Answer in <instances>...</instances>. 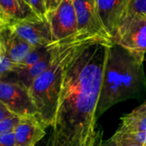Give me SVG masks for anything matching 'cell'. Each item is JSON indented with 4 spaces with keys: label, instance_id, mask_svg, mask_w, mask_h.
Wrapping results in <instances>:
<instances>
[{
    "label": "cell",
    "instance_id": "obj_1",
    "mask_svg": "<svg viewBox=\"0 0 146 146\" xmlns=\"http://www.w3.org/2000/svg\"><path fill=\"white\" fill-rule=\"evenodd\" d=\"M113 40L92 35L69 57L63 73L49 146H97V127L104 73Z\"/></svg>",
    "mask_w": 146,
    "mask_h": 146
},
{
    "label": "cell",
    "instance_id": "obj_2",
    "mask_svg": "<svg viewBox=\"0 0 146 146\" xmlns=\"http://www.w3.org/2000/svg\"><path fill=\"white\" fill-rule=\"evenodd\" d=\"M144 62V53L129 50L113 42L104 73L98 118L113 105L145 92Z\"/></svg>",
    "mask_w": 146,
    "mask_h": 146
},
{
    "label": "cell",
    "instance_id": "obj_3",
    "mask_svg": "<svg viewBox=\"0 0 146 146\" xmlns=\"http://www.w3.org/2000/svg\"><path fill=\"white\" fill-rule=\"evenodd\" d=\"M92 36L78 33L68 38L55 42L51 62L28 88L37 108V117L46 127H52L56 115L66 64L77 47Z\"/></svg>",
    "mask_w": 146,
    "mask_h": 146
},
{
    "label": "cell",
    "instance_id": "obj_4",
    "mask_svg": "<svg viewBox=\"0 0 146 146\" xmlns=\"http://www.w3.org/2000/svg\"><path fill=\"white\" fill-rule=\"evenodd\" d=\"M0 102L20 117L37 115V108L30 95L29 89L20 81L1 80Z\"/></svg>",
    "mask_w": 146,
    "mask_h": 146
},
{
    "label": "cell",
    "instance_id": "obj_5",
    "mask_svg": "<svg viewBox=\"0 0 146 146\" xmlns=\"http://www.w3.org/2000/svg\"><path fill=\"white\" fill-rule=\"evenodd\" d=\"M54 42L68 38L79 33L78 20L73 0H63L56 8L47 12Z\"/></svg>",
    "mask_w": 146,
    "mask_h": 146
},
{
    "label": "cell",
    "instance_id": "obj_6",
    "mask_svg": "<svg viewBox=\"0 0 146 146\" xmlns=\"http://www.w3.org/2000/svg\"><path fill=\"white\" fill-rule=\"evenodd\" d=\"M13 29L33 47L46 46L54 43L47 17L32 16L13 25Z\"/></svg>",
    "mask_w": 146,
    "mask_h": 146
},
{
    "label": "cell",
    "instance_id": "obj_7",
    "mask_svg": "<svg viewBox=\"0 0 146 146\" xmlns=\"http://www.w3.org/2000/svg\"><path fill=\"white\" fill-rule=\"evenodd\" d=\"M113 42L135 52L146 53V14L135 15L127 24L118 29Z\"/></svg>",
    "mask_w": 146,
    "mask_h": 146
},
{
    "label": "cell",
    "instance_id": "obj_8",
    "mask_svg": "<svg viewBox=\"0 0 146 146\" xmlns=\"http://www.w3.org/2000/svg\"><path fill=\"white\" fill-rule=\"evenodd\" d=\"M79 33L110 38L98 13V0H73Z\"/></svg>",
    "mask_w": 146,
    "mask_h": 146
},
{
    "label": "cell",
    "instance_id": "obj_9",
    "mask_svg": "<svg viewBox=\"0 0 146 146\" xmlns=\"http://www.w3.org/2000/svg\"><path fill=\"white\" fill-rule=\"evenodd\" d=\"M33 48L10 25H0V50H3L15 65L22 62Z\"/></svg>",
    "mask_w": 146,
    "mask_h": 146
},
{
    "label": "cell",
    "instance_id": "obj_10",
    "mask_svg": "<svg viewBox=\"0 0 146 146\" xmlns=\"http://www.w3.org/2000/svg\"><path fill=\"white\" fill-rule=\"evenodd\" d=\"M131 0H98L101 21L113 39Z\"/></svg>",
    "mask_w": 146,
    "mask_h": 146
},
{
    "label": "cell",
    "instance_id": "obj_11",
    "mask_svg": "<svg viewBox=\"0 0 146 146\" xmlns=\"http://www.w3.org/2000/svg\"><path fill=\"white\" fill-rule=\"evenodd\" d=\"M45 128L37 115L21 117L14 130L16 146H35L45 136Z\"/></svg>",
    "mask_w": 146,
    "mask_h": 146
},
{
    "label": "cell",
    "instance_id": "obj_12",
    "mask_svg": "<svg viewBox=\"0 0 146 146\" xmlns=\"http://www.w3.org/2000/svg\"><path fill=\"white\" fill-rule=\"evenodd\" d=\"M39 16L25 0H0V25H13L23 19Z\"/></svg>",
    "mask_w": 146,
    "mask_h": 146
},
{
    "label": "cell",
    "instance_id": "obj_13",
    "mask_svg": "<svg viewBox=\"0 0 146 146\" xmlns=\"http://www.w3.org/2000/svg\"><path fill=\"white\" fill-rule=\"evenodd\" d=\"M55 45V42L50 50V51L43 56L38 62L35 64L24 68V69H16L14 71L13 74H15L17 77V80L22 83L25 86L29 88L33 82L40 75L42 74L50 66L52 58V50Z\"/></svg>",
    "mask_w": 146,
    "mask_h": 146
},
{
    "label": "cell",
    "instance_id": "obj_14",
    "mask_svg": "<svg viewBox=\"0 0 146 146\" xmlns=\"http://www.w3.org/2000/svg\"><path fill=\"white\" fill-rule=\"evenodd\" d=\"M116 132H146V102L121 118V125Z\"/></svg>",
    "mask_w": 146,
    "mask_h": 146
},
{
    "label": "cell",
    "instance_id": "obj_15",
    "mask_svg": "<svg viewBox=\"0 0 146 146\" xmlns=\"http://www.w3.org/2000/svg\"><path fill=\"white\" fill-rule=\"evenodd\" d=\"M54 43L46 45V46H38V47H33L31 51L28 53V55L24 58L22 62H21L18 64H15L13 69V73L16 69H24L27 68L36 62H38L43 56H44L51 49L52 45Z\"/></svg>",
    "mask_w": 146,
    "mask_h": 146
},
{
    "label": "cell",
    "instance_id": "obj_16",
    "mask_svg": "<svg viewBox=\"0 0 146 146\" xmlns=\"http://www.w3.org/2000/svg\"><path fill=\"white\" fill-rule=\"evenodd\" d=\"M112 138L118 145H146V132L134 133H119L115 132Z\"/></svg>",
    "mask_w": 146,
    "mask_h": 146
},
{
    "label": "cell",
    "instance_id": "obj_17",
    "mask_svg": "<svg viewBox=\"0 0 146 146\" xmlns=\"http://www.w3.org/2000/svg\"><path fill=\"white\" fill-rule=\"evenodd\" d=\"M139 14H146V0H131L119 24L117 31L118 29L127 24L135 15Z\"/></svg>",
    "mask_w": 146,
    "mask_h": 146
},
{
    "label": "cell",
    "instance_id": "obj_18",
    "mask_svg": "<svg viewBox=\"0 0 146 146\" xmlns=\"http://www.w3.org/2000/svg\"><path fill=\"white\" fill-rule=\"evenodd\" d=\"M15 64L9 57L3 51L0 50V77L1 80L7 79L10 73H13Z\"/></svg>",
    "mask_w": 146,
    "mask_h": 146
},
{
    "label": "cell",
    "instance_id": "obj_19",
    "mask_svg": "<svg viewBox=\"0 0 146 146\" xmlns=\"http://www.w3.org/2000/svg\"><path fill=\"white\" fill-rule=\"evenodd\" d=\"M21 117L13 114L3 120H0V134L14 131L20 121Z\"/></svg>",
    "mask_w": 146,
    "mask_h": 146
},
{
    "label": "cell",
    "instance_id": "obj_20",
    "mask_svg": "<svg viewBox=\"0 0 146 146\" xmlns=\"http://www.w3.org/2000/svg\"><path fill=\"white\" fill-rule=\"evenodd\" d=\"M30 5L35 11V13L41 16L45 17L47 15V8L45 0H28Z\"/></svg>",
    "mask_w": 146,
    "mask_h": 146
},
{
    "label": "cell",
    "instance_id": "obj_21",
    "mask_svg": "<svg viewBox=\"0 0 146 146\" xmlns=\"http://www.w3.org/2000/svg\"><path fill=\"white\" fill-rule=\"evenodd\" d=\"M0 146H16L14 131L0 134Z\"/></svg>",
    "mask_w": 146,
    "mask_h": 146
},
{
    "label": "cell",
    "instance_id": "obj_22",
    "mask_svg": "<svg viewBox=\"0 0 146 146\" xmlns=\"http://www.w3.org/2000/svg\"><path fill=\"white\" fill-rule=\"evenodd\" d=\"M63 0H45L46 3V8H47V12L50 10L54 9L56 8Z\"/></svg>",
    "mask_w": 146,
    "mask_h": 146
},
{
    "label": "cell",
    "instance_id": "obj_23",
    "mask_svg": "<svg viewBox=\"0 0 146 146\" xmlns=\"http://www.w3.org/2000/svg\"><path fill=\"white\" fill-rule=\"evenodd\" d=\"M98 146H118V145L115 142V140L111 137L110 139H109L105 141H103V139H102Z\"/></svg>",
    "mask_w": 146,
    "mask_h": 146
},
{
    "label": "cell",
    "instance_id": "obj_24",
    "mask_svg": "<svg viewBox=\"0 0 146 146\" xmlns=\"http://www.w3.org/2000/svg\"><path fill=\"white\" fill-rule=\"evenodd\" d=\"M103 139V135H101L100 136V138H99V139H98V144H97V146L99 145V144H100V142H101V140Z\"/></svg>",
    "mask_w": 146,
    "mask_h": 146
},
{
    "label": "cell",
    "instance_id": "obj_25",
    "mask_svg": "<svg viewBox=\"0 0 146 146\" xmlns=\"http://www.w3.org/2000/svg\"><path fill=\"white\" fill-rule=\"evenodd\" d=\"M118 146H146V145H118Z\"/></svg>",
    "mask_w": 146,
    "mask_h": 146
},
{
    "label": "cell",
    "instance_id": "obj_26",
    "mask_svg": "<svg viewBox=\"0 0 146 146\" xmlns=\"http://www.w3.org/2000/svg\"><path fill=\"white\" fill-rule=\"evenodd\" d=\"M25 1H26V2H27V3H29V1H28V0H25ZM29 4H30V3H29Z\"/></svg>",
    "mask_w": 146,
    "mask_h": 146
}]
</instances>
